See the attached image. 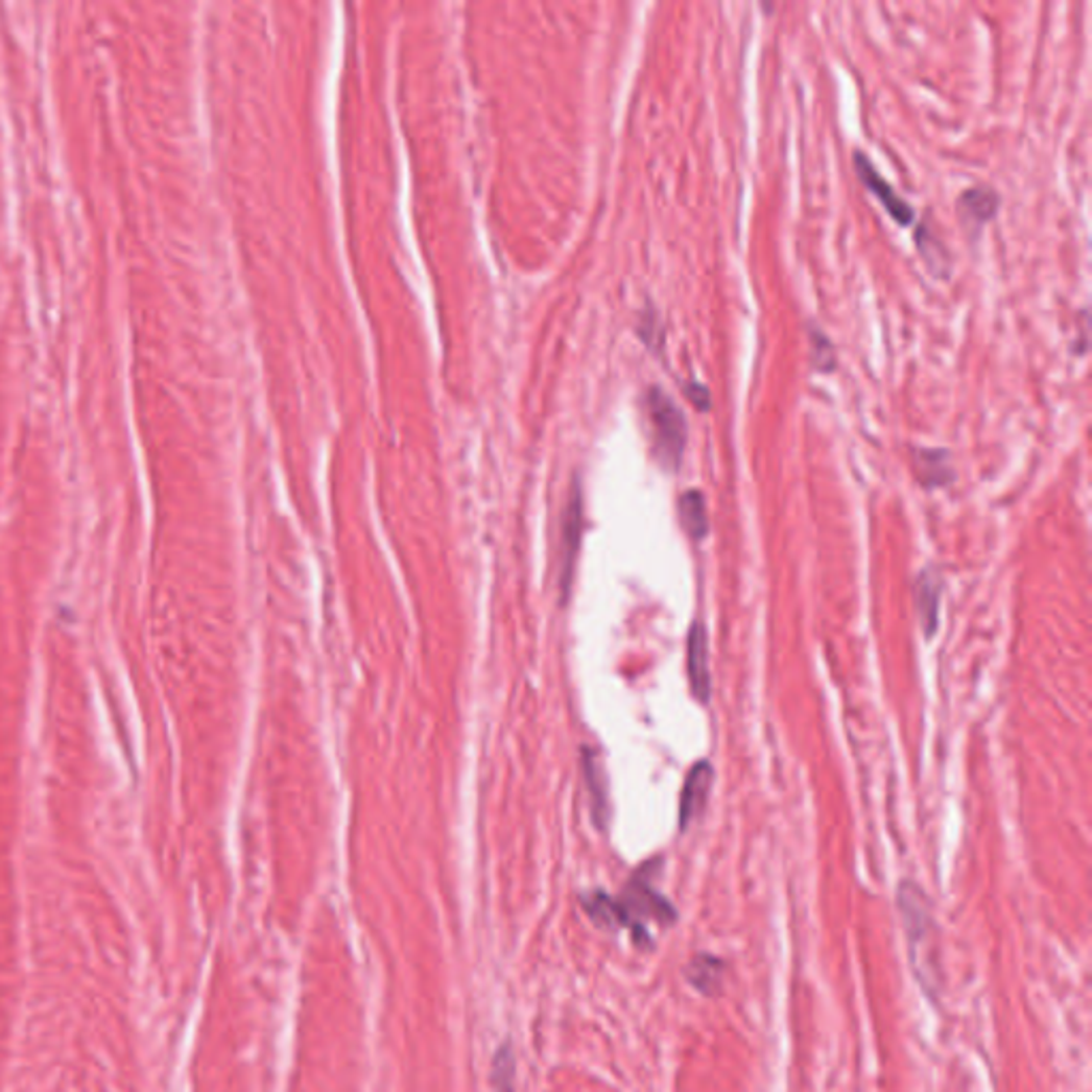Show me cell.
<instances>
[{
  "label": "cell",
  "mask_w": 1092,
  "mask_h": 1092,
  "mask_svg": "<svg viewBox=\"0 0 1092 1092\" xmlns=\"http://www.w3.org/2000/svg\"><path fill=\"white\" fill-rule=\"evenodd\" d=\"M651 869L654 862L638 871L621 899H613L604 892H595V895L585 899V909L595 920V924L609 928H630L640 948L651 946V934L644 928L649 920L658 922L660 926H670L679 918L672 903L654 887Z\"/></svg>",
  "instance_id": "6da1fadb"
},
{
  "label": "cell",
  "mask_w": 1092,
  "mask_h": 1092,
  "mask_svg": "<svg viewBox=\"0 0 1092 1092\" xmlns=\"http://www.w3.org/2000/svg\"><path fill=\"white\" fill-rule=\"evenodd\" d=\"M899 911L903 916V926L909 941V960L913 973L924 988L926 995L939 992V948L934 946V920L930 913V903L920 885L913 881H903L899 885Z\"/></svg>",
  "instance_id": "7a4b0ae2"
},
{
  "label": "cell",
  "mask_w": 1092,
  "mask_h": 1092,
  "mask_svg": "<svg viewBox=\"0 0 1092 1092\" xmlns=\"http://www.w3.org/2000/svg\"><path fill=\"white\" fill-rule=\"evenodd\" d=\"M644 410H647L651 423L654 453L658 461L664 470L676 472L687 446V419L683 410L660 386H651L644 395Z\"/></svg>",
  "instance_id": "3957f363"
},
{
  "label": "cell",
  "mask_w": 1092,
  "mask_h": 1092,
  "mask_svg": "<svg viewBox=\"0 0 1092 1092\" xmlns=\"http://www.w3.org/2000/svg\"><path fill=\"white\" fill-rule=\"evenodd\" d=\"M854 167L858 171L860 182L869 188V192H873L879 198L881 206L885 208V212L892 218H895L901 227H909L916 220L913 208L905 201V198H901L897 194V190L885 182V177H881V173L873 167V163L862 152L854 155Z\"/></svg>",
  "instance_id": "277c9868"
},
{
  "label": "cell",
  "mask_w": 1092,
  "mask_h": 1092,
  "mask_svg": "<svg viewBox=\"0 0 1092 1092\" xmlns=\"http://www.w3.org/2000/svg\"><path fill=\"white\" fill-rule=\"evenodd\" d=\"M580 536H583V500H580V491L574 489L572 498L568 502V508L564 513V525H562L560 587H562V593H564V600L568 598V593H570V585H572V576H574V564H576L578 546H580Z\"/></svg>",
  "instance_id": "5b68a950"
},
{
  "label": "cell",
  "mask_w": 1092,
  "mask_h": 1092,
  "mask_svg": "<svg viewBox=\"0 0 1092 1092\" xmlns=\"http://www.w3.org/2000/svg\"><path fill=\"white\" fill-rule=\"evenodd\" d=\"M715 781V770L709 762H698L691 768V773L685 779L683 791H681V803H679V828L687 830L689 824L701 817Z\"/></svg>",
  "instance_id": "8992f818"
},
{
  "label": "cell",
  "mask_w": 1092,
  "mask_h": 1092,
  "mask_svg": "<svg viewBox=\"0 0 1092 1092\" xmlns=\"http://www.w3.org/2000/svg\"><path fill=\"white\" fill-rule=\"evenodd\" d=\"M687 674L693 698L709 703L711 670H709V636L701 621H693L687 636Z\"/></svg>",
  "instance_id": "52a82bcc"
},
{
  "label": "cell",
  "mask_w": 1092,
  "mask_h": 1092,
  "mask_svg": "<svg viewBox=\"0 0 1092 1092\" xmlns=\"http://www.w3.org/2000/svg\"><path fill=\"white\" fill-rule=\"evenodd\" d=\"M999 206H1001V198H999V194L995 190L988 188V186H977V188L965 190L958 196V206L956 208H958L960 220L967 227H973L977 231V229H981L983 224H988L992 218L997 216Z\"/></svg>",
  "instance_id": "ba28073f"
},
{
  "label": "cell",
  "mask_w": 1092,
  "mask_h": 1092,
  "mask_svg": "<svg viewBox=\"0 0 1092 1092\" xmlns=\"http://www.w3.org/2000/svg\"><path fill=\"white\" fill-rule=\"evenodd\" d=\"M726 963L713 954H696L685 967L687 983L698 990L703 997H717L723 986Z\"/></svg>",
  "instance_id": "9c48e42d"
},
{
  "label": "cell",
  "mask_w": 1092,
  "mask_h": 1092,
  "mask_svg": "<svg viewBox=\"0 0 1092 1092\" xmlns=\"http://www.w3.org/2000/svg\"><path fill=\"white\" fill-rule=\"evenodd\" d=\"M913 595H916V611L920 617V625H922L926 638H932L939 627V600H941L939 576L932 570L920 572Z\"/></svg>",
  "instance_id": "30bf717a"
},
{
  "label": "cell",
  "mask_w": 1092,
  "mask_h": 1092,
  "mask_svg": "<svg viewBox=\"0 0 1092 1092\" xmlns=\"http://www.w3.org/2000/svg\"><path fill=\"white\" fill-rule=\"evenodd\" d=\"M913 466L920 482L926 489L950 484L954 480V470L950 464L948 451L941 449H920L913 455Z\"/></svg>",
  "instance_id": "8fae6325"
},
{
  "label": "cell",
  "mask_w": 1092,
  "mask_h": 1092,
  "mask_svg": "<svg viewBox=\"0 0 1092 1092\" xmlns=\"http://www.w3.org/2000/svg\"><path fill=\"white\" fill-rule=\"evenodd\" d=\"M679 517L683 529L693 540H703L709 533V515L705 495L696 489L685 491L679 500Z\"/></svg>",
  "instance_id": "7c38bea8"
},
{
  "label": "cell",
  "mask_w": 1092,
  "mask_h": 1092,
  "mask_svg": "<svg viewBox=\"0 0 1092 1092\" xmlns=\"http://www.w3.org/2000/svg\"><path fill=\"white\" fill-rule=\"evenodd\" d=\"M916 241H918V247H920V255L924 259V263L928 265V269L934 274V276H948L950 271V257L946 253V247H943V243L930 233L928 227H920L918 233H916Z\"/></svg>",
  "instance_id": "4fadbf2b"
},
{
  "label": "cell",
  "mask_w": 1092,
  "mask_h": 1092,
  "mask_svg": "<svg viewBox=\"0 0 1092 1092\" xmlns=\"http://www.w3.org/2000/svg\"><path fill=\"white\" fill-rule=\"evenodd\" d=\"M585 766H587V781H589L591 797H593V815H595V822L602 826L604 820H607V809H609L607 807V793H604V781H602V768L595 764L591 758H587Z\"/></svg>",
  "instance_id": "5bb4252c"
},
{
  "label": "cell",
  "mask_w": 1092,
  "mask_h": 1092,
  "mask_svg": "<svg viewBox=\"0 0 1092 1092\" xmlns=\"http://www.w3.org/2000/svg\"><path fill=\"white\" fill-rule=\"evenodd\" d=\"M811 349H813V363L820 372L828 374L834 370L836 361H834V346L830 343V339L820 331V329H813L811 333Z\"/></svg>",
  "instance_id": "9a60e30c"
},
{
  "label": "cell",
  "mask_w": 1092,
  "mask_h": 1092,
  "mask_svg": "<svg viewBox=\"0 0 1092 1092\" xmlns=\"http://www.w3.org/2000/svg\"><path fill=\"white\" fill-rule=\"evenodd\" d=\"M685 393H687V397L691 400V404L696 406L698 410L707 412V410L711 408V395H709V388H707L705 384H701V382H689V384L685 386Z\"/></svg>",
  "instance_id": "2e32d148"
}]
</instances>
